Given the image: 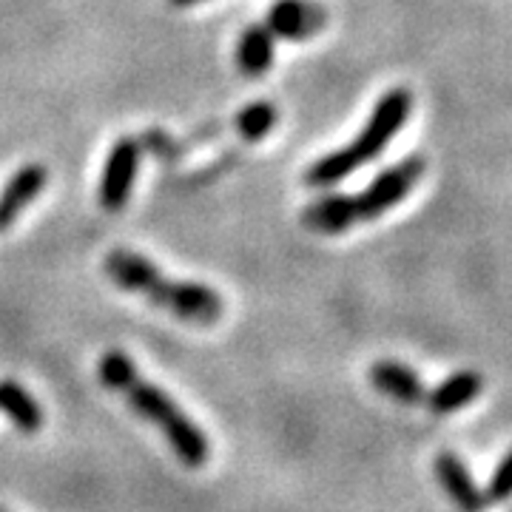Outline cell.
<instances>
[{
	"instance_id": "6da1fadb",
	"label": "cell",
	"mask_w": 512,
	"mask_h": 512,
	"mask_svg": "<svg viewBox=\"0 0 512 512\" xmlns=\"http://www.w3.org/2000/svg\"><path fill=\"white\" fill-rule=\"evenodd\" d=\"M103 271L117 288L143 293L157 308L174 313L177 319L194 325H214L222 316L220 293L202 282H174L163 276L151 259L134 251H111L103 262Z\"/></svg>"
},
{
	"instance_id": "9c48e42d",
	"label": "cell",
	"mask_w": 512,
	"mask_h": 512,
	"mask_svg": "<svg viewBox=\"0 0 512 512\" xmlns=\"http://www.w3.org/2000/svg\"><path fill=\"white\" fill-rule=\"evenodd\" d=\"M370 382L379 393L402 404H419L427 396L419 373L407 365H399V362H376L370 367Z\"/></svg>"
},
{
	"instance_id": "ac0fdd59",
	"label": "cell",
	"mask_w": 512,
	"mask_h": 512,
	"mask_svg": "<svg viewBox=\"0 0 512 512\" xmlns=\"http://www.w3.org/2000/svg\"><path fill=\"white\" fill-rule=\"evenodd\" d=\"M0 512H6V510H0Z\"/></svg>"
},
{
	"instance_id": "52a82bcc",
	"label": "cell",
	"mask_w": 512,
	"mask_h": 512,
	"mask_svg": "<svg viewBox=\"0 0 512 512\" xmlns=\"http://www.w3.org/2000/svg\"><path fill=\"white\" fill-rule=\"evenodd\" d=\"M49 183L46 168L37 163H29L12 174V180L0 191V231L12 228L20 214L37 200L43 185Z\"/></svg>"
},
{
	"instance_id": "8fae6325",
	"label": "cell",
	"mask_w": 512,
	"mask_h": 512,
	"mask_svg": "<svg viewBox=\"0 0 512 512\" xmlns=\"http://www.w3.org/2000/svg\"><path fill=\"white\" fill-rule=\"evenodd\" d=\"M302 225L308 231H319V234H342L350 225H356L353 208H350V197L345 194H328L311 202L302 211Z\"/></svg>"
},
{
	"instance_id": "e0dca14e",
	"label": "cell",
	"mask_w": 512,
	"mask_h": 512,
	"mask_svg": "<svg viewBox=\"0 0 512 512\" xmlns=\"http://www.w3.org/2000/svg\"><path fill=\"white\" fill-rule=\"evenodd\" d=\"M174 6H194V3H202V0H171Z\"/></svg>"
},
{
	"instance_id": "9a60e30c",
	"label": "cell",
	"mask_w": 512,
	"mask_h": 512,
	"mask_svg": "<svg viewBox=\"0 0 512 512\" xmlns=\"http://www.w3.org/2000/svg\"><path fill=\"white\" fill-rule=\"evenodd\" d=\"M97 376H100V384L111 390V393H123L128 384L134 382L140 373H137V367L134 362L128 359L123 350H109V353H103V359H100V365H97Z\"/></svg>"
},
{
	"instance_id": "30bf717a",
	"label": "cell",
	"mask_w": 512,
	"mask_h": 512,
	"mask_svg": "<svg viewBox=\"0 0 512 512\" xmlns=\"http://www.w3.org/2000/svg\"><path fill=\"white\" fill-rule=\"evenodd\" d=\"M484 390V382L478 376L476 370H458L453 376H447L444 382L430 393L424 396L427 399V407L439 416H447V413H456L461 407L478 399V393Z\"/></svg>"
},
{
	"instance_id": "277c9868",
	"label": "cell",
	"mask_w": 512,
	"mask_h": 512,
	"mask_svg": "<svg viewBox=\"0 0 512 512\" xmlns=\"http://www.w3.org/2000/svg\"><path fill=\"white\" fill-rule=\"evenodd\" d=\"M424 174V160L421 157H407L402 163L390 165L382 171L365 191H359L356 197H350V208L356 222L379 220L390 208H396L399 202L419 185Z\"/></svg>"
},
{
	"instance_id": "ba28073f",
	"label": "cell",
	"mask_w": 512,
	"mask_h": 512,
	"mask_svg": "<svg viewBox=\"0 0 512 512\" xmlns=\"http://www.w3.org/2000/svg\"><path fill=\"white\" fill-rule=\"evenodd\" d=\"M436 476H439L444 493L450 495V501L461 512H484L487 498L484 490H478V484L470 476V470L464 467V461L456 453H439L436 458Z\"/></svg>"
},
{
	"instance_id": "2e32d148",
	"label": "cell",
	"mask_w": 512,
	"mask_h": 512,
	"mask_svg": "<svg viewBox=\"0 0 512 512\" xmlns=\"http://www.w3.org/2000/svg\"><path fill=\"white\" fill-rule=\"evenodd\" d=\"M484 498L490 504H504V501L512 498V450L498 461L493 478H490V484L484 490Z\"/></svg>"
},
{
	"instance_id": "8992f818",
	"label": "cell",
	"mask_w": 512,
	"mask_h": 512,
	"mask_svg": "<svg viewBox=\"0 0 512 512\" xmlns=\"http://www.w3.org/2000/svg\"><path fill=\"white\" fill-rule=\"evenodd\" d=\"M265 26L282 40H311L328 26V12L311 0H276L268 9Z\"/></svg>"
},
{
	"instance_id": "5b68a950",
	"label": "cell",
	"mask_w": 512,
	"mask_h": 512,
	"mask_svg": "<svg viewBox=\"0 0 512 512\" xmlns=\"http://www.w3.org/2000/svg\"><path fill=\"white\" fill-rule=\"evenodd\" d=\"M140 154H143V146L137 143V137H120L111 146L106 165H103V177H100V205L106 211H120L131 197L137 168H140Z\"/></svg>"
},
{
	"instance_id": "7a4b0ae2",
	"label": "cell",
	"mask_w": 512,
	"mask_h": 512,
	"mask_svg": "<svg viewBox=\"0 0 512 512\" xmlns=\"http://www.w3.org/2000/svg\"><path fill=\"white\" fill-rule=\"evenodd\" d=\"M410 111H413V94L407 89H390L387 94H382L376 109L370 114V120H367V126L359 131V137L345 148H336V151L325 154L322 160H316L305 171V183L311 188H325V185L350 177L359 165L376 160L387 148V143L402 131Z\"/></svg>"
},
{
	"instance_id": "4fadbf2b",
	"label": "cell",
	"mask_w": 512,
	"mask_h": 512,
	"mask_svg": "<svg viewBox=\"0 0 512 512\" xmlns=\"http://www.w3.org/2000/svg\"><path fill=\"white\" fill-rule=\"evenodd\" d=\"M0 413L9 416V421L23 430V433H37L40 424H43V410L40 404L32 399L29 390H23L18 382L12 379H3L0 382Z\"/></svg>"
},
{
	"instance_id": "3957f363",
	"label": "cell",
	"mask_w": 512,
	"mask_h": 512,
	"mask_svg": "<svg viewBox=\"0 0 512 512\" xmlns=\"http://www.w3.org/2000/svg\"><path fill=\"white\" fill-rule=\"evenodd\" d=\"M128 407L134 413H140L143 419H148L154 427H160L165 433V439L171 444L174 456L180 458L188 467H202L211 458V441L202 433L194 421L185 416L183 410L174 404V399L165 393L163 387L143 382L140 376L128 384L123 390Z\"/></svg>"
},
{
	"instance_id": "7c38bea8",
	"label": "cell",
	"mask_w": 512,
	"mask_h": 512,
	"mask_svg": "<svg viewBox=\"0 0 512 512\" xmlns=\"http://www.w3.org/2000/svg\"><path fill=\"white\" fill-rule=\"evenodd\" d=\"M274 40L268 26H248L237 43V69L245 77H259L274 66Z\"/></svg>"
},
{
	"instance_id": "5bb4252c",
	"label": "cell",
	"mask_w": 512,
	"mask_h": 512,
	"mask_svg": "<svg viewBox=\"0 0 512 512\" xmlns=\"http://www.w3.org/2000/svg\"><path fill=\"white\" fill-rule=\"evenodd\" d=\"M276 120H279V111H276L274 103L256 100V103L245 106V109L237 114L239 137L248 140V143H259V140L276 126Z\"/></svg>"
}]
</instances>
